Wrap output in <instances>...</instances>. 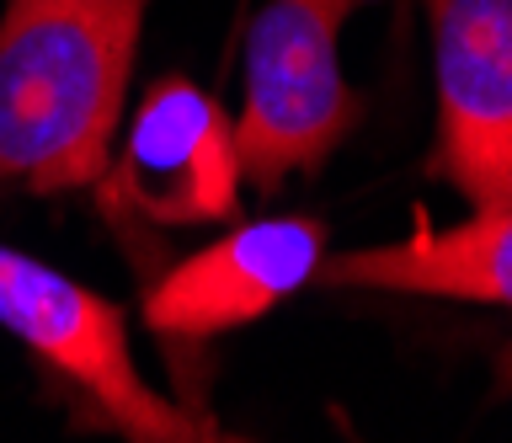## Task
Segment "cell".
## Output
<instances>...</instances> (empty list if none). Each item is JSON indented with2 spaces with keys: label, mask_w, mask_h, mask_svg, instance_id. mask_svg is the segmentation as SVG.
<instances>
[{
  "label": "cell",
  "mask_w": 512,
  "mask_h": 443,
  "mask_svg": "<svg viewBox=\"0 0 512 443\" xmlns=\"http://www.w3.org/2000/svg\"><path fill=\"white\" fill-rule=\"evenodd\" d=\"M150 0H6L0 17V187L102 182Z\"/></svg>",
  "instance_id": "1"
},
{
  "label": "cell",
  "mask_w": 512,
  "mask_h": 443,
  "mask_svg": "<svg viewBox=\"0 0 512 443\" xmlns=\"http://www.w3.org/2000/svg\"><path fill=\"white\" fill-rule=\"evenodd\" d=\"M0 326L22 337L38 363H48L96 422L134 443H203L219 438L208 422L187 417L166 395L144 385L128 353L123 310L107 294L80 289L75 278L43 267L27 251L0 246Z\"/></svg>",
  "instance_id": "2"
},
{
  "label": "cell",
  "mask_w": 512,
  "mask_h": 443,
  "mask_svg": "<svg viewBox=\"0 0 512 443\" xmlns=\"http://www.w3.org/2000/svg\"><path fill=\"white\" fill-rule=\"evenodd\" d=\"M336 17L315 0H272L246 33V107L235 123L240 177L278 193L315 171L358 123V97L336 70Z\"/></svg>",
  "instance_id": "3"
},
{
  "label": "cell",
  "mask_w": 512,
  "mask_h": 443,
  "mask_svg": "<svg viewBox=\"0 0 512 443\" xmlns=\"http://www.w3.org/2000/svg\"><path fill=\"white\" fill-rule=\"evenodd\" d=\"M438 59L432 177L470 209L512 198V0H427Z\"/></svg>",
  "instance_id": "4"
},
{
  "label": "cell",
  "mask_w": 512,
  "mask_h": 443,
  "mask_svg": "<svg viewBox=\"0 0 512 443\" xmlns=\"http://www.w3.org/2000/svg\"><path fill=\"white\" fill-rule=\"evenodd\" d=\"M107 203L150 225H219L235 219L240 150L230 113L192 81H155L144 91L123 161L102 171Z\"/></svg>",
  "instance_id": "5"
},
{
  "label": "cell",
  "mask_w": 512,
  "mask_h": 443,
  "mask_svg": "<svg viewBox=\"0 0 512 443\" xmlns=\"http://www.w3.org/2000/svg\"><path fill=\"white\" fill-rule=\"evenodd\" d=\"M326 262V225L304 214L251 219L192 251L144 294V326L166 342L198 347L219 331L251 326L278 310Z\"/></svg>",
  "instance_id": "6"
},
{
  "label": "cell",
  "mask_w": 512,
  "mask_h": 443,
  "mask_svg": "<svg viewBox=\"0 0 512 443\" xmlns=\"http://www.w3.org/2000/svg\"><path fill=\"white\" fill-rule=\"evenodd\" d=\"M315 278L326 289H384V294H432L475 299L512 310V198L475 209L464 225L432 230L427 219L406 241L363 246L336 262H320Z\"/></svg>",
  "instance_id": "7"
},
{
  "label": "cell",
  "mask_w": 512,
  "mask_h": 443,
  "mask_svg": "<svg viewBox=\"0 0 512 443\" xmlns=\"http://www.w3.org/2000/svg\"><path fill=\"white\" fill-rule=\"evenodd\" d=\"M315 6H320V11H326V17H336V22H347V17H352V11H358V6H363V0H315Z\"/></svg>",
  "instance_id": "8"
}]
</instances>
